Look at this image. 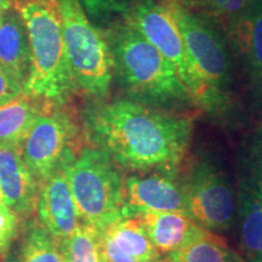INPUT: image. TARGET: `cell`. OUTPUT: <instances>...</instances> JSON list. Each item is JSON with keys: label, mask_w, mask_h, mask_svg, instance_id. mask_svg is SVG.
Masks as SVG:
<instances>
[{"label": "cell", "mask_w": 262, "mask_h": 262, "mask_svg": "<svg viewBox=\"0 0 262 262\" xmlns=\"http://www.w3.org/2000/svg\"><path fill=\"white\" fill-rule=\"evenodd\" d=\"M86 129L94 147L120 168L147 173L179 170L193 136L188 114L119 98L91 108Z\"/></svg>", "instance_id": "cell-1"}, {"label": "cell", "mask_w": 262, "mask_h": 262, "mask_svg": "<svg viewBox=\"0 0 262 262\" xmlns=\"http://www.w3.org/2000/svg\"><path fill=\"white\" fill-rule=\"evenodd\" d=\"M104 37L112 55L113 79L130 100L170 111L194 103L172 63L124 19L114 21Z\"/></svg>", "instance_id": "cell-2"}, {"label": "cell", "mask_w": 262, "mask_h": 262, "mask_svg": "<svg viewBox=\"0 0 262 262\" xmlns=\"http://www.w3.org/2000/svg\"><path fill=\"white\" fill-rule=\"evenodd\" d=\"M12 5L25 24L31 54L24 94L44 103H67L78 85L66 50L57 3L12 0Z\"/></svg>", "instance_id": "cell-3"}, {"label": "cell", "mask_w": 262, "mask_h": 262, "mask_svg": "<svg viewBox=\"0 0 262 262\" xmlns=\"http://www.w3.org/2000/svg\"><path fill=\"white\" fill-rule=\"evenodd\" d=\"M81 224L89 225L98 234L114 222L130 217L125 180L119 166L103 150L86 147L61 164Z\"/></svg>", "instance_id": "cell-4"}, {"label": "cell", "mask_w": 262, "mask_h": 262, "mask_svg": "<svg viewBox=\"0 0 262 262\" xmlns=\"http://www.w3.org/2000/svg\"><path fill=\"white\" fill-rule=\"evenodd\" d=\"M62 34L78 88L95 100L104 98L113 81L110 47L79 0H57Z\"/></svg>", "instance_id": "cell-5"}, {"label": "cell", "mask_w": 262, "mask_h": 262, "mask_svg": "<svg viewBox=\"0 0 262 262\" xmlns=\"http://www.w3.org/2000/svg\"><path fill=\"white\" fill-rule=\"evenodd\" d=\"M181 33L189 61L210 97L212 111L225 102V89L231 81L232 63L226 42L206 16L166 0Z\"/></svg>", "instance_id": "cell-6"}, {"label": "cell", "mask_w": 262, "mask_h": 262, "mask_svg": "<svg viewBox=\"0 0 262 262\" xmlns=\"http://www.w3.org/2000/svg\"><path fill=\"white\" fill-rule=\"evenodd\" d=\"M122 19L140 32L172 63L191 93L194 104L212 111L210 97L193 70L182 35L166 0H135Z\"/></svg>", "instance_id": "cell-7"}, {"label": "cell", "mask_w": 262, "mask_h": 262, "mask_svg": "<svg viewBox=\"0 0 262 262\" xmlns=\"http://www.w3.org/2000/svg\"><path fill=\"white\" fill-rule=\"evenodd\" d=\"M79 129L67 103H44L21 147V155L39 186L61 164L77 155Z\"/></svg>", "instance_id": "cell-8"}, {"label": "cell", "mask_w": 262, "mask_h": 262, "mask_svg": "<svg viewBox=\"0 0 262 262\" xmlns=\"http://www.w3.org/2000/svg\"><path fill=\"white\" fill-rule=\"evenodd\" d=\"M186 214L201 227L212 232L227 231L237 215V195L220 166L199 159L183 179Z\"/></svg>", "instance_id": "cell-9"}, {"label": "cell", "mask_w": 262, "mask_h": 262, "mask_svg": "<svg viewBox=\"0 0 262 262\" xmlns=\"http://www.w3.org/2000/svg\"><path fill=\"white\" fill-rule=\"evenodd\" d=\"M235 195L242 248L247 258H262V127L242 155Z\"/></svg>", "instance_id": "cell-10"}, {"label": "cell", "mask_w": 262, "mask_h": 262, "mask_svg": "<svg viewBox=\"0 0 262 262\" xmlns=\"http://www.w3.org/2000/svg\"><path fill=\"white\" fill-rule=\"evenodd\" d=\"M125 189L133 216L145 211L186 212L185 186L179 170L130 176L125 179Z\"/></svg>", "instance_id": "cell-11"}, {"label": "cell", "mask_w": 262, "mask_h": 262, "mask_svg": "<svg viewBox=\"0 0 262 262\" xmlns=\"http://www.w3.org/2000/svg\"><path fill=\"white\" fill-rule=\"evenodd\" d=\"M37 210L41 227L57 243L70 238L80 225L70 182L62 166L39 186Z\"/></svg>", "instance_id": "cell-12"}, {"label": "cell", "mask_w": 262, "mask_h": 262, "mask_svg": "<svg viewBox=\"0 0 262 262\" xmlns=\"http://www.w3.org/2000/svg\"><path fill=\"white\" fill-rule=\"evenodd\" d=\"M101 262H160L155 248L137 216L114 222L98 234Z\"/></svg>", "instance_id": "cell-13"}, {"label": "cell", "mask_w": 262, "mask_h": 262, "mask_svg": "<svg viewBox=\"0 0 262 262\" xmlns=\"http://www.w3.org/2000/svg\"><path fill=\"white\" fill-rule=\"evenodd\" d=\"M0 191L4 204L17 216L37 208L39 183L22 158L19 147L0 145Z\"/></svg>", "instance_id": "cell-14"}, {"label": "cell", "mask_w": 262, "mask_h": 262, "mask_svg": "<svg viewBox=\"0 0 262 262\" xmlns=\"http://www.w3.org/2000/svg\"><path fill=\"white\" fill-rule=\"evenodd\" d=\"M160 254H171L182 247L199 225L183 211H145L136 215Z\"/></svg>", "instance_id": "cell-15"}, {"label": "cell", "mask_w": 262, "mask_h": 262, "mask_svg": "<svg viewBox=\"0 0 262 262\" xmlns=\"http://www.w3.org/2000/svg\"><path fill=\"white\" fill-rule=\"evenodd\" d=\"M29 64L31 54L27 32L21 16L12 5L0 21V66L24 86Z\"/></svg>", "instance_id": "cell-16"}, {"label": "cell", "mask_w": 262, "mask_h": 262, "mask_svg": "<svg viewBox=\"0 0 262 262\" xmlns=\"http://www.w3.org/2000/svg\"><path fill=\"white\" fill-rule=\"evenodd\" d=\"M229 28L238 51L255 80L262 85V0H256Z\"/></svg>", "instance_id": "cell-17"}, {"label": "cell", "mask_w": 262, "mask_h": 262, "mask_svg": "<svg viewBox=\"0 0 262 262\" xmlns=\"http://www.w3.org/2000/svg\"><path fill=\"white\" fill-rule=\"evenodd\" d=\"M166 262H244L224 237L198 226L181 248L168 255Z\"/></svg>", "instance_id": "cell-18"}, {"label": "cell", "mask_w": 262, "mask_h": 262, "mask_svg": "<svg viewBox=\"0 0 262 262\" xmlns=\"http://www.w3.org/2000/svg\"><path fill=\"white\" fill-rule=\"evenodd\" d=\"M44 102L21 93L0 106V145L21 147Z\"/></svg>", "instance_id": "cell-19"}, {"label": "cell", "mask_w": 262, "mask_h": 262, "mask_svg": "<svg viewBox=\"0 0 262 262\" xmlns=\"http://www.w3.org/2000/svg\"><path fill=\"white\" fill-rule=\"evenodd\" d=\"M58 245L63 262H101L98 233L89 225L80 222L73 234Z\"/></svg>", "instance_id": "cell-20"}, {"label": "cell", "mask_w": 262, "mask_h": 262, "mask_svg": "<svg viewBox=\"0 0 262 262\" xmlns=\"http://www.w3.org/2000/svg\"><path fill=\"white\" fill-rule=\"evenodd\" d=\"M195 14L227 21L229 25L243 16L256 0H175Z\"/></svg>", "instance_id": "cell-21"}, {"label": "cell", "mask_w": 262, "mask_h": 262, "mask_svg": "<svg viewBox=\"0 0 262 262\" xmlns=\"http://www.w3.org/2000/svg\"><path fill=\"white\" fill-rule=\"evenodd\" d=\"M19 262H63V256L57 242L39 226L26 234Z\"/></svg>", "instance_id": "cell-22"}, {"label": "cell", "mask_w": 262, "mask_h": 262, "mask_svg": "<svg viewBox=\"0 0 262 262\" xmlns=\"http://www.w3.org/2000/svg\"><path fill=\"white\" fill-rule=\"evenodd\" d=\"M89 17L100 21L124 17L135 0H79Z\"/></svg>", "instance_id": "cell-23"}, {"label": "cell", "mask_w": 262, "mask_h": 262, "mask_svg": "<svg viewBox=\"0 0 262 262\" xmlns=\"http://www.w3.org/2000/svg\"><path fill=\"white\" fill-rule=\"evenodd\" d=\"M18 216L4 203L0 204V251L8 248L17 232Z\"/></svg>", "instance_id": "cell-24"}, {"label": "cell", "mask_w": 262, "mask_h": 262, "mask_svg": "<svg viewBox=\"0 0 262 262\" xmlns=\"http://www.w3.org/2000/svg\"><path fill=\"white\" fill-rule=\"evenodd\" d=\"M24 93L22 84L0 66V106Z\"/></svg>", "instance_id": "cell-25"}, {"label": "cell", "mask_w": 262, "mask_h": 262, "mask_svg": "<svg viewBox=\"0 0 262 262\" xmlns=\"http://www.w3.org/2000/svg\"><path fill=\"white\" fill-rule=\"evenodd\" d=\"M12 8V0H0V21L4 15Z\"/></svg>", "instance_id": "cell-26"}, {"label": "cell", "mask_w": 262, "mask_h": 262, "mask_svg": "<svg viewBox=\"0 0 262 262\" xmlns=\"http://www.w3.org/2000/svg\"><path fill=\"white\" fill-rule=\"evenodd\" d=\"M32 2L45 3V4H56V3H57V0H32Z\"/></svg>", "instance_id": "cell-27"}, {"label": "cell", "mask_w": 262, "mask_h": 262, "mask_svg": "<svg viewBox=\"0 0 262 262\" xmlns=\"http://www.w3.org/2000/svg\"><path fill=\"white\" fill-rule=\"evenodd\" d=\"M248 261L249 262H262V258H258V257H256V258H248Z\"/></svg>", "instance_id": "cell-28"}, {"label": "cell", "mask_w": 262, "mask_h": 262, "mask_svg": "<svg viewBox=\"0 0 262 262\" xmlns=\"http://www.w3.org/2000/svg\"><path fill=\"white\" fill-rule=\"evenodd\" d=\"M4 201H3V194H2V191H0V204H3Z\"/></svg>", "instance_id": "cell-29"}, {"label": "cell", "mask_w": 262, "mask_h": 262, "mask_svg": "<svg viewBox=\"0 0 262 262\" xmlns=\"http://www.w3.org/2000/svg\"><path fill=\"white\" fill-rule=\"evenodd\" d=\"M160 262H164V261H160Z\"/></svg>", "instance_id": "cell-30"}, {"label": "cell", "mask_w": 262, "mask_h": 262, "mask_svg": "<svg viewBox=\"0 0 262 262\" xmlns=\"http://www.w3.org/2000/svg\"><path fill=\"white\" fill-rule=\"evenodd\" d=\"M165 262H166V261H165ZM244 262H245V261H244Z\"/></svg>", "instance_id": "cell-31"}]
</instances>
